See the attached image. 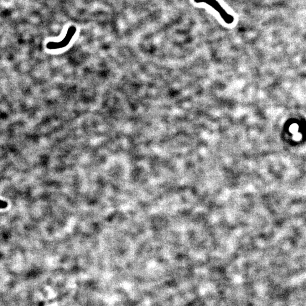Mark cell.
I'll use <instances>...</instances> for the list:
<instances>
[{"mask_svg":"<svg viewBox=\"0 0 306 306\" xmlns=\"http://www.w3.org/2000/svg\"><path fill=\"white\" fill-rule=\"evenodd\" d=\"M196 3H206L220 14L222 19L226 24H231L234 22V17L230 14L223 8L217 0H194Z\"/></svg>","mask_w":306,"mask_h":306,"instance_id":"cell-1","label":"cell"},{"mask_svg":"<svg viewBox=\"0 0 306 306\" xmlns=\"http://www.w3.org/2000/svg\"><path fill=\"white\" fill-rule=\"evenodd\" d=\"M6 206V203L0 201V208H4Z\"/></svg>","mask_w":306,"mask_h":306,"instance_id":"cell-2","label":"cell"}]
</instances>
